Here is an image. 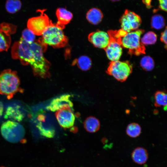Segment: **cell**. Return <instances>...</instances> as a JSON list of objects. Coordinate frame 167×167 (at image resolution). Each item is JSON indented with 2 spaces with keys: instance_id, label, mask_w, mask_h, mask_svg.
Instances as JSON below:
<instances>
[{
  "instance_id": "cell-33",
  "label": "cell",
  "mask_w": 167,
  "mask_h": 167,
  "mask_svg": "<svg viewBox=\"0 0 167 167\" xmlns=\"http://www.w3.org/2000/svg\"><path fill=\"white\" fill-rule=\"evenodd\" d=\"M0 167H3V166H0Z\"/></svg>"
},
{
  "instance_id": "cell-23",
  "label": "cell",
  "mask_w": 167,
  "mask_h": 167,
  "mask_svg": "<svg viewBox=\"0 0 167 167\" xmlns=\"http://www.w3.org/2000/svg\"><path fill=\"white\" fill-rule=\"evenodd\" d=\"M141 129L139 125L135 122L131 123L127 126L126 132L129 137L135 138L138 137L140 134Z\"/></svg>"
},
{
  "instance_id": "cell-25",
  "label": "cell",
  "mask_w": 167,
  "mask_h": 167,
  "mask_svg": "<svg viewBox=\"0 0 167 167\" xmlns=\"http://www.w3.org/2000/svg\"><path fill=\"white\" fill-rule=\"evenodd\" d=\"M140 65L142 68L145 71H152L154 67V62L152 58L149 56L142 57L140 61Z\"/></svg>"
},
{
  "instance_id": "cell-5",
  "label": "cell",
  "mask_w": 167,
  "mask_h": 167,
  "mask_svg": "<svg viewBox=\"0 0 167 167\" xmlns=\"http://www.w3.org/2000/svg\"><path fill=\"white\" fill-rule=\"evenodd\" d=\"M3 138L7 141L13 143L21 142L24 140L25 130L19 123L8 120L3 123L0 128Z\"/></svg>"
},
{
  "instance_id": "cell-28",
  "label": "cell",
  "mask_w": 167,
  "mask_h": 167,
  "mask_svg": "<svg viewBox=\"0 0 167 167\" xmlns=\"http://www.w3.org/2000/svg\"><path fill=\"white\" fill-rule=\"evenodd\" d=\"M159 8L164 11H167V0H158Z\"/></svg>"
},
{
  "instance_id": "cell-31",
  "label": "cell",
  "mask_w": 167,
  "mask_h": 167,
  "mask_svg": "<svg viewBox=\"0 0 167 167\" xmlns=\"http://www.w3.org/2000/svg\"><path fill=\"white\" fill-rule=\"evenodd\" d=\"M3 111V105L1 102H0V117L1 116L2 114Z\"/></svg>"
},
{
  "instance_id": "cell-4",
  "label": "cell",
  "mask_w": 167,
  "mask_h": 167,
  "mask_svg": "<svg viewBox=\"0 0 167 167\" xmlns=\"http://www.w3.org/2000/svg\"><path fill=\"white\" fill-rule=\"evenodd\" d=\"M143 29L127 32L121 37L122 47L128 49L130 54L138 56L145 53V46L141 42L140 37L144 32Z\"/></svg>"
},
{
  "instance_id": "cell-7",
  "label": "cell",
  "mask_w": 167,
  "mask_h": 167,
  "mask_svg": "<svg viewBox=\"0 0 167 167\" xmlns=\"http://www.w3.org/2000/svg\"><path fill=\"white\" fill-rule=\"evenodd\" d=\"M107 32L109 36V41L104 49L107 56L111 61L119 60L122 54L121 37L117 31L110 30Z\"/></svg>"
},
{
  "instance_id": "cell-29",
  "label": "cell",
  "mask_w": 167,
  "mask_h": 167,
  "mask_svg": "<svg viewBox=\"0 0 167 167\" xmlns=\"http://www.w3.org/2000/svg\"><path fill=\"white\" fill-rule=\"evenodd\" d=\"M167 28L166 27L165 30L161 33L160 38L161 41L165 45L166 47L167 46Z\"/></svg>"
},
{
  "instance_id": "cell-10",
  "label": "cell",
  "mask_w": 167,
  "mask_h": 167,
  "mask_svg": "<svg viewBox=\"0 0 167 167\" xmlns=\"http://www.w3.org/2000/svg\"><path fill=\"white\" fill-rule=\"evenodd\" d=\"M55 115L58 123L62 127L68 129L74 126L75 118L72 108H65L58 110Z\"/></svg>"
},
{
  "instance_id": "cell-17",
  "label": "cell",
  "mask_w": 167,
  "mask_h": 167,
  "mask_svg": "<svg viewBox=\"0 0 167 167\" xmlns=\"http://www.w3.org/2000/svg\"><path fill=\"white\" fill-rule=\"evenodd\" d=\"M56 15L58 20L57 23L64 26L69 23L73 18L72 14L70 11L62 7L57 10Z\"/></svg>"
},
{
  "instance_id": "cell-24",
  "label": "cell",
  "mask_w": 167,
  "mask_h": 167,
  "mask_svg": "<svg viewBox=\"0 0 167 167\" xmlns=\"http://www.w3.org/2000/svg\"><path fill=\"white\" fill-rule=\"evenodd\" d=\"M165 25V20L163 16L159 14L153 16L151 20V25L152 28L160 29L163 28Z\"/></svg>"
},
{
  "instance_id": "cell-30",
  "label": "cell",
  "mask_w": 167,
  "mask_h": 167,
  "mask_svg": "<svg viewBox=\"0 0 167 167\" xmlns=\"http://www.w3.org/2000/svg\"><path fill=\"white\" fill-rule=\"evenodd\" d=\"M151 0H143V2L146 5L147 8H150L151 6Z\"/></svg>"
},
{
  "instance_id": "cell-9",
  "label": "cell",
  "mask_w": 167,
  "mask_h": 167,
  "mask_svg": "<svg viewBox=\"0 0 167 167\" xmlns=\"http://www.w3.org/2000/svg\"><path fill=\"white\" fill-rule=\"evenodd\" d=\"M39 11V16L30 18L27 22L28 28L37 36L41 35L51 21L43 10Z\"/></svg>"
},
{
  "instance_id": "cell-1",
  "label": "cell",
  "mask_w": 167,
  "mask_h": 167,
  "mask_svg": "<svg viewBox=\"0 0 167 167\" xmlns=\"http://www.w3.org/2000/svg\"><path fill=\"white\" fill-rule=\"evenodd\" d=\"M47 47L41 38L31 44L25 42L21 38L12 47V57L14 59L19 60L24 65H30L34 75L46 78L50 76L49 69L51 66L44 56Z\"/></svg>"
},
{
  "instance_id": "cell-21",
  "label": "cell",
  "mask_w": 167,
  "mask_h": 167,
  "mask_svg": "<svg viewBox=\"0 0 167 167\" xmlns=\"http://www.w3.org/2000/svg\"><path fill=\"white\" fill-rule=\"evenodd\" d=\"M74 61L75 62L78 67L83 71L89 70L92 66L91 60L87 56H81Z\"/></svg>"
},
{
  "instance_id": "cell-2",
  "label": "cell",
  "mask_w": 167,
  "mask_h": 167,
  "mask_svg": "<svg viewBox=\"0 0 167 167\" xmlns=\"http://www.w3.org/2000/svg\"><path fill=\"white\" fill-rule=\"evenodd\" d=\"M20 80L16 71L7 69L0 73V94L11 99L16 93H23Z\"/></svg>"
},
{
  "instance_id": "cell-16",
  "label": "cell",
  "mask_w": 167,
  "mask_h": 167,
  "mask_svg": "<svg viewBox=\"0 0 167 167\" xmlns=\"http://www.w3.org/2000/svg\"><path fill=\"white\" fill-rule=\"evenodd\" d=\"M46 118L44 120L36 121V127L41 135L48 138H51L55 135V131L53 127L48 126L46 122Z\"/></svg>"
},
{
  "instance_id": "cell-19",
  "label": "cell",
  "mask_w": 167,
  "mask_h": 167,
  "mask_svg": "<svg viewBox=\"0 0 167 167\" xmlns=\"http://www.w3.org/2000/svg\"><path fill=\"white\" fill-rule=\"evenodd\" d=\"M84 127L85 129L90 133H94L100 129V123L99 120L96 117L90 116L84 121Z\"/></svg>"
},
{
  "instance_id": "cell-8",
  "label": "cell",
  "mask_w": 167,
  "mask_h": 167,
  "mask_svg": "<svg viewBox=\"0 0 167 167\" xmlns=\"http://www.w3.org/2000/svg\"><path fill=\"white\" fill-rule=\"evenodd\" d=\"M141 22L139 15L127 9L125 10L119 20L121 29L127 32L137 30Z\"/></svg>"
},
{
  "instance_id": "cell-15",
  "label": "cell",
  "mask_w": 167,
  "mask_h": 167,
  "mask_svg": "<svg viewBox=\"0 0 167 167\" xmlns=\"http://www.w3.org/2000/svg\"><path fill=\"white\" fill-rule=\"evenodd\" d=\"M131 157L134 162L141 165L145 164L148 161V154L146 149L143 147H138L133 150Z\"/></svg>"
},
{
  "instance_id": "cell-13",
  "label": "cell",
  "mask_w": 167,
  "mask_h": 167,
  "mask_svg": "<svg viewBox=\"0 0 167 167\" xmlns=\"http://www.w3.org/2000/svg\"><path fill=\"white\" fill-rule=\"evenodd\" d=\"M71 95L65 94L54 99L47 106V110L52 112L56 111L62 109L73 107V104L70 99Z\"/></svg>"
},
{
  "instance_id": "cell-27",
  "label": "cell",
  "mask_w": 167,
  "mask_h": 167,
  "mask_svg": "<svg viewBox=\"0 0 167 167\" xmlns=\"http://www.w3.org/2000/svg\"><path fill=\"white\" fill-rule=\"evenodd\" d=\"M22 39L25 42L31 44L35 40V35L28 28L24 30L22 33Z\"/></svg>"
},
{
  "instance_id": "cell-12",
  "label": "cell",
  "mask_w": 167,
  "mask_h": 167,
  "mask_svg": "<svg viewBox=\"0 0 167 167\" xmlns=\"http://www.w3.org/2000/svg\"><path fill=\"white\" fill-rule=\"evenodd\" d=\"M88 38L89 41L95 47L104 49L107 47L109 41V36L108 32L98 30L90 33Z\"/></svg>"
},
{
  "instance_id": "cell-32",
  "label": "cell",
  "mask_w": 167,
  "mask_h": 167,
  "mask_svg": "<svg viewBox=\"0 0 167 167\" xmlns=\"http://www.w3.org/2000/svg\"><path fill=\"white\" fill-rule=\"evenodd\" d=\"M110 0L112 1V2H117V1H118L120 0Z\"/></svg>"
},
{
  "instance_id": "cell-20",
  "label": "cell",
  "mask_w": 167,
  "mask_h": 167,
  "mask_svg": "<svg viewBox=\"0 0 167 167\" xmlns=\"http://www.w3.org/2000/svg\"><path fill=\"white\" fill-rule=\"evenodd\" d=\"M154 105L156 107L163 106L166 110L167 104V95L165 91H157L154 94Z\"/></svg>"
},
{
  "instance_id": "cell-6",
  "label": "cell",
  "mask_w": 167,
  "mask_h": 167,
  "mask_svg": "<svg viewBox=\"0 0 167 167\" xmlns=\"http://www.w3.org/2000/svg\"><path fill=\"white\" fill-rule=\"evenodd\" d=\"M132 71V66L128 61H111L106 71L117 80L123 82L127 79Z\"/></svg>"
},
{
  "instance_id": "cell-3",
  "label": "cell",
  "mask_w": 167,
  "mask_h": 167,
  "mask_svg": "<svg viewBox=\"0 0 167 167\" xmlns=\"http://www.w3.org/2000/svg\"><path fill=\"white\" fill-rule=\"evenodd\" d=\"M64 28L65 26L57 23L53 24L51 21L41 35V41L47 46L49 45L55 48L65 47L68 40L62 31Z\"/></svg>"
},
{
  "instance_id": "cell-18",
  "label": "cell",
  "mask_w": 167,
  "mask_h": 167,
  "mask_svg": "<svg viewBox=\"0 0 167 167\" xmlns=\"http://www.w3.org/2000/svg\"><path fill=\"white\" fill-rule=\"evenodd\" d=\"M103 17V14L101 11L96 8L90 9L87 12L86 15L88 21L94 25H96L100 23Z\"/></svg>"
},
{
  "instance_id": "cell-11",
  "label": "cell",
  "mask_w": 167,
  "mask_h": 167,
  "mask_svg": "<svg viewBox=\"0 0 167 167\" xmlns=\"http://www.w3.org/2000/svg\"><path fill=\"white\" fill-rule=\"evenodd\" d=\"M15 32L11 24L5 22L0 24V52L8 50L11 42L10 35Z\"/></svg>"
},
{
  "instance_id": "cell-22",
  "label": "cell",
  "mask_w": 167,
  "mask_h": 167,
  "mask_svg": "<svg viewBox=\"0 0 167 167\" xmlns=\"http://www.w3.org/2000/svg\"><path fill=\"white\" fill-rule=\"evenodd\" d=\"M22 3L20 0H7L5 7L7 12L10 14H14L21 8Z\"/></svg>"
},
{
  "instance_id": "cell-26",
  "label": "cell",
  "mask_w": 167,
  "mask_h": 167,
  "mask_svg": "<svg viewBox=\"0 0 167 167\" xmlns=\"http://www.w3.org/2000/svg\"><path fill=\"white\" fill-rule=\"evenodd\" d=\"M157 36L154 32L149 31L146 33L140 40L141 42L143 45L154 44L156 42Z\"/></svg>"
},
{
  "instance_id": "cell-14",
  "label": "cell",
  "mask_w": 167,
  "mask_h": 167,
  "mask_svg": "<svg viewBox=\"0 0 167 167\" xmlns=\"http://www.w3.org/2000/svg\"><path fill=\"white\" fill-rule=\"evenodd\" d=\"M18 105L8 106L6 110L4 117L15 122H20L24 117L23 113L20 110Z\"/></svg>"
}]
</instances>
